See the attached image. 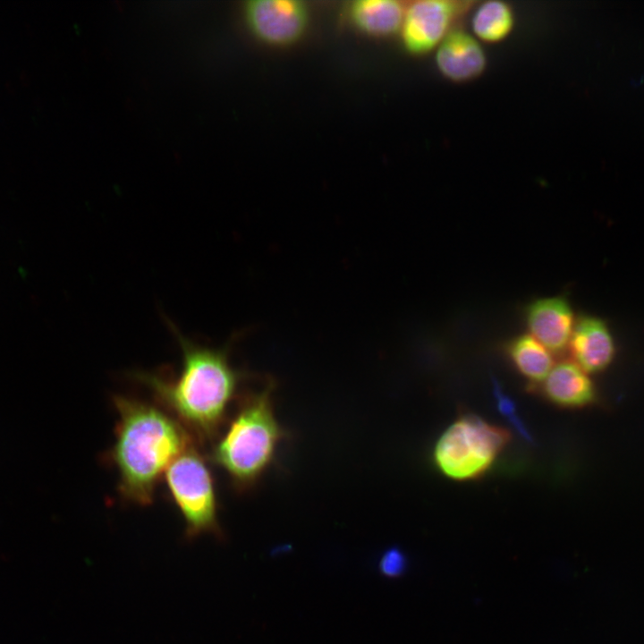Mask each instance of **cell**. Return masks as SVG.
Wrapping results in <instances>:
<instances>
[{
    "label": "cell",
    "mask_w": 644,
    "mask_h": 644,
    "mask_svg": "<svg viewBox=\"0 0 644 644\" xmlns=\"http://www.w3.org/2000/svg\"><path fill=\"white\" fill-rule=\"evenodd\" d=\"M407 560L403 553L395 547L386 550L379 562V570L386 577L400 576L406 569Z\"/></svg>",
    "instance_id": "cell-16"
},
{
    "label": "cell",
    "mask_w": 644,
    "mask_h": 644,
    "mask_svg": "<svg viewBox=\"0 0 644 644\" xmlns=\"http://www.w3.org/2000/svg\"><path fill=\"white\" fill-rule=\"evenodd\" d=\"M530 335L553 354L568 346L575 325L573 311L561 296L547 297L530 302L525 310Z\"/></svg>",
    "instance_id": "cell-9"
},
{
    "label": "cell",
    "mask_w": 644,
    "mask_h": 644,
    "mask_svg": "<svg viewBox=\"0 0 644 644\" xmlns=\"http://www.w3.org/2000/svg\"><path fill=\"white\" fill-rule=\"evenodd\" d=\"M538 386L546 399L564 408L584 406L595 396L593 384L587 373L571 361L554 366Z\"/></svg>",
    "instance_id": "cell-11"
},
{
    "label": "cell",
    "mask_w": 644,
    "mask_h": 644,
    "mask_svg": "<svg viewBox=\"0 0 644 644\" xmlns=\"http://www.w3.org/2000/svg\"><path fill=\"white\" fill-rule=\"evenodd\" d=\"M506 352L515 369L531 386H538L554 367L552 353L530 334L511 340Z\"/></svg>",
    "instance_id": "cell-14"
},
{
    "label": "cell",
    "mask_w": 644,
    "mask_h": 644,
    "mask_svg": "<svg viewBox=\"0 0 644 644\" xmlns=\"http://www.w3.org/2000/svg\"><path fill=\"white\" fill-rule=\"evenodd\" d=\"M569 346L575 363L586 373L606 369L615 352L606 325L601 319L589 316L575 322Z\"/></svg>",
    "instance_id": "cell-10"
},
{
    "label": "cell",
    "mask_w": 644,
    "mask_h": 644,
    "mask_svg": "<svg viewBox=\"0 0 644 644\" xmlns=\"http://www.w3.org/2000/svg\"><path fill=\"white\" fill-rule=\"evenodd\" d=\"M167 323L182 350L178 376L138 372L134 377L151 388L190 434L211 439L224 421L241 374L231 365L227 347L196 343Z\"/></svg>",
    "instance_id": "cell-1"
},
{
    "label": "cell",
    "mask_w": 644,
    "mask_h": 644,
    "mask_svg": "<svg viewBox=\"0 0 644 644\" xmlns=\"http://www.w3.org/2000/svg\"><path fill=\"white\" fill-rule=\"evenodd\" d=\"M406 7L396 0H358L352 4L350 14L362 31L374 36H388L401 30Z\"/></svg>",
    "instance_id": "cell-12"
},
{
    "label": "cell",
    "mask_w": 644,
    "mask_h": 644,
    "mask_svg": "<svg viewBox=\"0 0 644 644\" xmlns=\"http://www.w3.org/2000/svg\"><path fill=\"white\" fill-rule=\"evenodd\" d=\"M165 482L186 524V537L204 533L223 537L217 521L214 480L208 464L193 444L166 469Z\"/></svg>",
    "instance_id": "cell-5"
},
{
    "label": "cell",
    "mask_w": 644,
    "mask_h": 644,
    "mask_svg": "<svg viewBox=\"0 0 644 644\" xmlns=\"http://www.w3.org/2000/svg\"><path fill=\"white\" fill-rule=\"evenodd\" d=\"M114 403L119 419L111 453L119 492L127 501L148 505L163 473L192 445L191 435L157 406L121 395Z\"/></svg>",
    "instance_id": "cell-2"
},
{
    "label": "cell",
    "mask_w": 644,
    "mask_h": 644,
    "mask_svg": "<svg viewBox=\"0 0 644 644\" xmlns=\"http://www.w3.org/2000/svg\"><path fill=\"white\" fill-rule=\"evenodd\" d=\"M511 434L480 417H460L437 440L433 458L437 469L455 480L483 475L509 444Z\"/></svg>",
    "instance_id": "cell-4"
},
{
    "label": "cell",
    "mask_w": 644,
    "mask_h": 644,
    "mask_svg": "<svg viewBox=\"0 0 644 644\" xmlns=\"http://www.w3.org/2000/svg\"><path fill=\"white\" fill-rule=\"evenodd\" d=\"M472 5L473 2L455 0H419L410 4L400 30L404 48L415 55L435 51Z\"/></svg>",
    "instance_id": "cell-6"
},
{
    "label": "cell",
    "mask_w": 644,
    "mask_h": 644,
    "mask_svg": "<svg viewBox=\"0 0 644 644\" xmlns=\"http://www.w3.org/2000/svg\"><path fill=\"white\" fill-rule=\"evenodd\" d=\"M272 388L269 384L243 402L211 452V461L242 490L257 481L284 436L274 414Z\"/></svg>",
    "instance_id": "cell-3"
},
{
    "label": "cell",
    "mask_w": 644,
    "mask_h": 644,
    "mask_svg": "<svg viewBox=\"0 0 644 644\" xmlns=\"http://www.w3.org/2000/svg\"><path fill=\"white\" fill-rule=\"evenodd\" d=\"M493 389L499 411L507 418L509 422L516 428L521 436L528 441H532L530 434L516 413L513 401L504 393L502 387L496 379H493Z\"/></svg>",
    "instance_id": "cell-15"
},
{
    "label": "cell",
    "mask_w": 644,
    "mask_h": 644,
    "mask_svg": "<svg viewBox=\"0 0 644 644\" xmlns=\"http://www.w3.org/2000/svg\"><path fill=\"white\" fill-rule=\"evenodd\" d=\"M435 64L443 78L461 84L472 81L486 72L487 56L472 34L456 28L435 50Z\"/></svg>",
    "instance_id": "cell-8"
},
{
    "label": "cell",
    "mask_w": 644,
    "mask_h": 644,
    "mask_svg": "<svg viewBox=\"0 0 644 644\" xmlns=\"http://www.w3.org/2000/svg\"><path fill=\"white\" fill-rule=\"evenodd\" d=\"M245 17L251 31L273 45L297 41L308 24V9L298 0H252L245 5Z\"/></svg>",
    "instance_id": "cell-7"
},
{
    "label": "cell",
    "mask_w": 644,
    "mask_h": 644,
    "mask_svg": "<svg viewBox=\"0 0 644 644\" xmlns=\"http://www.w3.org/2000/svg\"><path fill=\"white\" fill-rule=\"evenodd\" d=\"M470 25L472 35L480 43L498 44L513 31L515 16L508 3L488 0L475 8Z\"/></svg>",
    "instance_id": "cell-13"
}]
</instances>
